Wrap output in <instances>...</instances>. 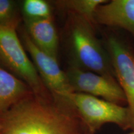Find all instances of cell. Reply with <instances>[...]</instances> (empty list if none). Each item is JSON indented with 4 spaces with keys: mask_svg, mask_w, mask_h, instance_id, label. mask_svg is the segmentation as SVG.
I'll list each match as a JSON object with an SVG mask.
<instances>
[{
    "mask_svg": "<svg viewBox=\"0 0 134 134\" xmlns=\"http://www.w3.org/2000/svg\"><path fill=\"white\" fill-rule=\"evenodd\" d=\"M76 110L65 99L32 95L0 115V134H87Z\"/></svg>",
    "mask_w": 134,
    "mask_h": 134,
    "instance_id": "6da1fadb",
    "label": "cell"
},
{
    "mask_svg": "<svg viewBox=\"0 0 134 134\" xmlns=\"http://www.w3.org/2000/svg\"><path fill=\"white\" fill-rule=\"evenodd\" d=\"M71 18L70 42L73 59L72 65L116 80L108 50L96 36V25L73 13Z\"/></svg>",
    "mask_w": 134,
    "mask_h": 134,
    "instance_id": "7a4b0ae2",
    "label": "cell"
},
{
    "mask_svg": "<svg viewBox=\"0 0 134 134\" xmlns=\"http://www.w3.org/2000/svg\"><path fill=\"white\" fill-rule=\"evenodd\" d=\"M60 98L73 105L90 133L95 134L106 124H114L124 130L131 129L130 112L127 106L75 92L65 93Z\"/></svg>",
    "mask_w": 134,
    "mask_h": 134,
    "instance_id": "3957f363",
    "label": "cell"
},
{
    "mask_svg": "<svg viewBox=\"0 0 134 134\" xmlns=\"http://www.w3.org/2000/svg\"><path fill=\"white\" fill-rule=\"evenodd\" d=\"M104 35V44L111 60L115 76L127 100L134 131V41L125 32L109 28Z\"/></svg>",
    "mask_w": 134,
    "mask_h": 134,
    "instance_id": "277c9868",
    "label": "cell"
},
{
    "mask_svg": "<svg viewBox=\"0 0 134 134\" xmlns=\"http://www.w3.org/2000/svg\"><path fill=\"white\" fill-rule=\"evenodd\" d=\"M16 28L0 26V61L19 76L34 94L43 98L53 96L47 88L36 66L28 57L18 38Z\"/></svg>",
    "mask_w": 134,
    "mask_h": 134,
    "instance_id": "5b68a950",
    "label": "cell"
},
{
    "mask_svg": "<svg viewBox=\"0 0 134 134\" xmlns=\"http://www.w3.org/2000/svg\"><path fill=\"white\" fill-rule=\"evenodd\" d=\"M65 73L73 92L91 95L122 106L127 105L124 93L117 80L73 65Z\"/></svg>",
    "mask_w": 134,
    "mask_h": 134,
    "instance_id": "8992f818",
    "label": "cell"
},
{
    "mask_svg": "<svg viewBox=\"0 0 134 134\" xmlns=\"http://www.w3.org/2000/svg\"><path fill=\"white\" fill-rule=\"evenodd\" d=\"M22 37L26 51L29 53L41 79L52 94L60 97L65 93L73 92L66 73L60 68L57 59L38 48L27 33L24 32Z\"/></svg>",
    "mask_w": 134,
    "mask_h": 134,
    "instance_id": "52a82bcc",
    "label": "cell"
},
{
    "mask_svg": "<svg viewBox=\"0 0 134 134\" xmlns=\"http://www.w3.org/2000/svg\"><path fill=\"white\" fill-rule=\"evenodd\" d=\"M94 21L97 26L125 32L134 41V0H111L100 5Z\"/></svg>",
    "mask_w": 134,
    "mask_h": 134,
    "instance_id": "ba28073f",
    "label": "cell"
},
{
    "mask_svg": "<svg viewBox=\"0 0 134 134\" xmlns=\"http://www.w3.org/2000/svg\"><path fill=\"white\" fill-rule=\"evenodd\" d=\"M28 34L42 50L57 59L58 37L52 16L42 19H27Z\"/></svg>",
    "mask_w": 134,
    "mask_h": 134,
    "instance_id": "9c48e42d",
    "label": "cell"
},
{
    "mask_svg": "<svg viewBox=\"0 0 134 134\" xmlns=\"http://www.w3.org/2000/svg\"><path fill=\"white\" fill-rule=\"evenodd\" d=\"M33 94L24 81L0 67V115Z\"/></svg>",
    "mask_w": 134,
    "mask_h": 134,
    "instance_id": "30bf717a",
    "label": "cell"
},
{
    "mask_svg": "<svg viewBox=\"0 0 134 134\" xmlns=\"http://www.w3.org/2000/svg\"><path fill=\"white\" fill-rule=\"evenodd\" d=\"M108 1V0H68L58 3L62 7L69 9L73 14L83 17L96 24L94 15L97 9L100 5Z\"/></svg>",
    "mask_w": 134,
    "mask_h": 134,
    "instance_id": "8fae6325",
    "label": "cell"
},
{
    "mask_svg": "<svg viewBox=\"0 0 134 134\" xmlns=\"http://www.w3.org/2000/svg\"><path fill=\"white\" fill-rule=\"evenodd\" d=\"M23 11L27 19H42L51 16L49 5L43 0H26Z\"/></svg>",
    "mask_w": 134,
    "mask_h": 134,
    "instance_id": "7c38bea8",
    "label": "cell"
},
{
    "mask_svg": "<svg viewBox=\"0 0 134 134\" xmlns=\"http://www.w3.org/2000/svg\"><path fill=\"white\" fill-rule=\"evenodd\" d=\"M19 22L14 1L0 0V26L16 28Z\"/></svg>",
    "mask_w": 134,
    "mask_h": 134,
    "instance_id": "4fadbf2b",
    "label": "cell"
},
{
    "mask_svg": "<svg viewBox=\"0 0 134 134\" xmlns=\"http://www.w3.org/2000/svg\"><path fill=\"white\" fill-rule=\"evenodd\" d=\"M87 134H92V133H87ZM127 134H134V131H132V132H130V133H127Z\"/></svg>",
    "mask_w": 134,
    "mask_h": 134,
    "instance_id": "5bb4252c",
    "label": "cell"
}]
</instances>
